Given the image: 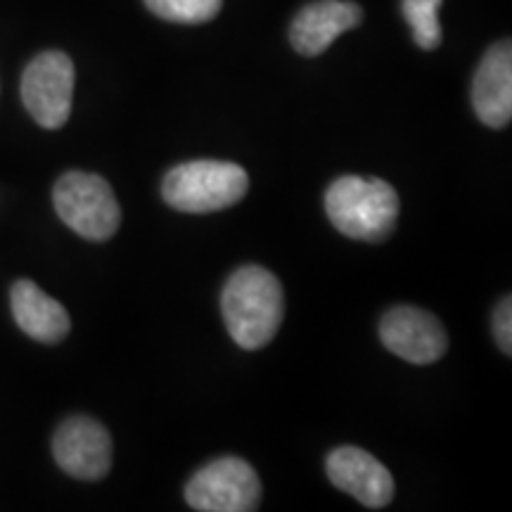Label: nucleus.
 <instances>
[{
    "label": "nucleus",
    "mask_w": 512,
    "mask_h": 512,
    "mask_svg": "<svg viewBox=\"0 0 512 512\" xmlns=\"http://www.w3.org/2000/svg\"><path fill=\"white\" fill-rule=\"evenodd\" d=\"M221 311L238 347L247 351L266 347L285 316L283 285L268 268L242 266L223 287Z\"/></svg>",
    "instance_id": "nucleus-1"
},
{
    "label": "nucleus",
    "mask_w": 512,
    "mask_h": 512,
    "mask_svg": "<svg viewBox=\"0 0 512 512\" xmlns=\"http://www.w3.org/2000/svg\"><path fill=\"white\" fill-rule=\"evenodd\" d=\"M325 211L332 226L347 238L382 242L394 233L399 195L380 178L342 176L325 192Z\"/></svg>",
    "instance_id": "nucleus-2"
},
{
    "label": "nucleus",
    "mask_w": 512,
    "mask_h": 512,
    "mask_svg": "<svg viewBox=\"0 0 512 512\" xmlns=\"http://www.w3.org/2000/svg\"><path fill=\"white\" fill-rule=\"evenodd\" d=\"M249 190L242 166L216 159L178 164L162 181V197L183 214H214L238 204Z\"/></svg>",
    "instance_id": "nucleus-3"
},
{
    "label": "nucleus",
    "mask_w": 512,
    "mask_h": 512,
    "mask_svg": "<svg viewBox=\"0 0 512 512\" xmlns=\"http://www.w3.org/2000/svg\"><path fill=\"white\" fill-rule=\"evenodd\" d=\"M53 204L64 226L86 240L105 242L119 230L121 207L102 176L69 171L55 183Z\"/></svg>",
    "instance_id": "nucleus-4"
},
{
    "label": "nucleus",
    "mask_w": 512,
    "mask_h": 512,
    "mask_svg": "<svg viewBox=\"0 0 512 512\" xmlns=\"http://www.w3.org/2000/svg\"><path fill=\"white\" fill-rule=\"evenodd\" d=\"M185 501L200 512H252L261 501L259 475L247 460L219 458L190 477Z\"/></svg>",
    "instance_id": "nucleus-5"
},
{
    "label": "nucleus",
    "mask_w": 512,
    "mask_h": 512,
    "mask_svg": "<svg viewBox=\"0 0 512 512\" xmlns=\"http://www.w3.org/2000/svg\"><path fill=\"white\" fill-rule=\"evenodd\" d=\"M74 81V62L60 50H46L29 62L22 76V100L38 126L55 131L67 124Z\"/></svg>",
    "instance_id": "nucleus-6"
},
{
    "label": "nucleus",
    "mask_w": 512,
    "mask_h": 512,
    "mask_svg": "<svg viewBox=\"0 0 512 512\" xmlns=\"http://www.w3.org/2000/svg\"><path fill=\"white\" fill-rule=\"evenodd\" d=\"M53 456L69 477L98 482L112 467V437L98 420L88 415H72L57 427Z\"/></svg>",
    "instance_id": "nucleus-7"
},
{
    "label": "nucleus",
    "mask_w": 512,
    "mask_h": 512,
    "mask_svg": "<svg viewBox=\"0 0 512 512\" xmlns=\"http://www.w3.org/2000/svg\"><path fill=\"white\" fill-rule=\"evenodd\" d=\"M380 339L394 356L413 366H430L448 349L446 330L439 318L415 306H396L384 313Z\"/></svg>",
    "instance_id": "nucleus-8"
},
{
    "label": "nucleus",
    "mask_w": 512,
    "mask_h": 512,
    "mask_svg": "<svg viewBox=\"0 0 512 512\" xmlns=\"http://www.w3.org/2000/svg\"><path fill=\"white\" fill-rule=\"evenodd\" d=\"M328 479L344 494L354 496L370 510H380L392 503L394 477L375 456L358 446H339L325 463Z\"/></svg>",
    "instance_id": "nucleus-9"
},
{
    "label": "nucleus",
    "mask_w": 512,
    "mask_h": 512,
    "mask_svg": "<svg viewBox=\"0 0 512 512\" xmlns=\"http://www.w3.org/2000/svg\"><path fill=\"white\" fill-rule=\"evenodd\" d=\"M361 19V5L349 0H316L294 17L290 27L292 48L304 57H316L325 53L344 31L356 29Z\"/></svg>",
    "instance_id": "nucleus-10"
},
{
    "label": "nucleus",
    "mask_w": 512,
    "mask_h": 512,
    "mask_svg": "<svg viewBox=\"0 0 512 512\" xmlns=\"http://www.w3.org/2000/svg\"><path fill=\"white\" fill-rule=\"evenodd\" d=\"M472 107L482 124L505 128L512 119V48L496 43L479 64L472 81Z\"/></svg>",
    "instance_id": "nucleus-11"
},
{
    "label": "nucleus",
    "mask_w": 512,
    "mask_h": 512,
    "mask_svg": "<svg viewBox=\"0 0 512 512\" xmlns=\"http://www.w3.org/2000/svg\"><path fill=\"white\" fill-rule=\"evenodd\" d=\"M10 306L19 330L41 344H57L72 330L64 306L31 280H17L10 290Z\"/></svg>",
    "instance_id": "nucleus-12"
},
{
    "label": "nucleus",
    "mask_w": 512,
    "mask_h": 512,
    "mask_svg": "<svg viewBox=\"0 0 512 512\" xmlns=\"http://www.w3.org/2000/svg\"><path fill=\"white\" fill-rule=\"evenodd\" d=\"M444 0H401V10L413 29V41L422 50H437L441 46L439 10Z\"/></svg>",
    "instance_id": "nucleus-13"
},
{
    "label": "nucleus",
    "mask_w": 512,
    "mask_h": 512,
    "mask_svg": "<svg viewBox=\"0 0 512 512\" xmlns=\"http://www.w3.org/2000/svg\"><path fill=\"white\" fill-rule=\"evenodd\" d=\"M145 5L166 22L204 24L219 15L223 0H145Z\"/></svg>",
    "instance_id": "nucleus-14"
},
{
    "label": "nucleus",
    "mask_w": 512,
    "mask_h": 512,
    "mask_svg": "<svg viewBox=\"0 0 512 512\" xmlns=\"http://www.w3.org/2000/svg\"><path fill=\"white\" fill-rule=\"evenodd\" d=\"M494 332L505 356L512 354V299L505 297L494 313Z\"/></svg>",
    "instance_id": "nucleus-15"
}]
</instances>
